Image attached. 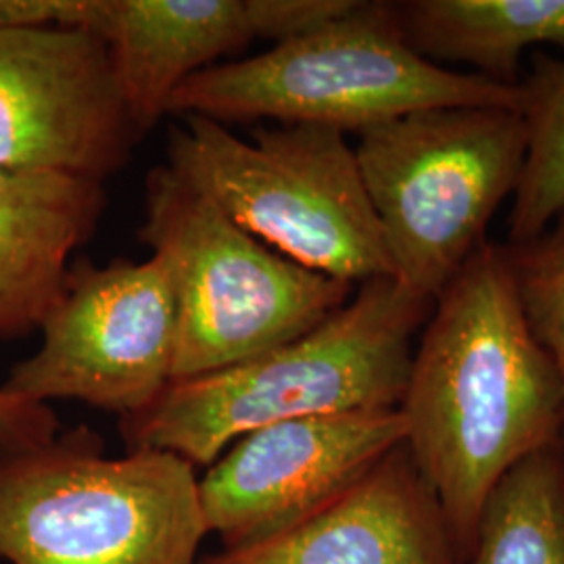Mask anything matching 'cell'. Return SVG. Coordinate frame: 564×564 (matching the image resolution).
Listing matches in <instances>:
<instances>
[{"label": "cell", "mask_w": 564, "mask_h": 564, "mask_svg": "<svg viewBox=\"0 0 564 564\" xmlns=\"http://www.w3.org/2000/svg\"><path fill=\"white\" fill-rule=\"evenodd\" d=\"M82 30L107 44L139 137L184 82L256 39L247 0H86Z\"/></svg>", "instance_id": "7c38bea8"}, {"label": "cell", "mask_w": 564, "mask_h": 564, "mask_svg": "<svg viewBox=\"0 0 564 564\" xmlns=\"http://www.w3.org/2000/svg\"><path fill=\"white\" fill-rule=\"evenodd\" d=\"M167 167L307 270L349 284L393 276L356 149L339 130L281 123L245 141L226 123L184 116L167 137Z\"/></svg>", "instance_id": "5b68a950"}, {"label": "cell", "mask_w": 564, "mask_h": 564, "mask_svg": "<svg viewBox=\"0 0 564 564\" xmlns=\"http://www.w3.org/2000/svg\"><path fill=\"white\" fill-rule=\"evenodd\" d=\"M139 139L99 36L0 28V172L102 182Z\"/></svg>", "instance_id": "9c48e42d"}, {"label": "cell", "mask_w": 564, "mask_h": 564, "mask_svg": "<svg viewBox=\"0 0 564 564\" xmlns=\"http://www.w3.org/2000/svg\"><path fill=\"white\" fill-rule=\"evenodd\" d=\"M468 564H564V463L545 447L487 498Z\"/></svg>", "instance_id": "9a60e30c"}, {"label": "cell", "mask_w": 564, "mask_h": 564, "mask_svg": "<svg viewBox=\"0 0 564 564\" xmlns=\"http://www.w3.org/2000/svg\"><path fill=\"white\" fill-rule=\"evenodd\" d=\"M195 466L162 449L102 454L88 426L0 452V558L11 564H199Z\"/></svg>", "instance_id": "277c9868"}, {"label": "cell", "mask_w": 564, "mask_h": 564, "mask_svg": "<svg viewBox=\"0 0 564 564\" xmlns=\"http://www.w3.org/2000/svg\"><path fill=\"white\" fill-rule=\"evenodd\" d=\"M527 126L505 107H435L360 134L356 160L393 279L435 302L517 193Z\"/></svg>", "instance_id": "52a82bcc"}, {"label": "cell", "mask_w": 564, "mask_h": 564, "mask_svg": "<svg viewBox=\"0 0 564 564\" xmlns=\"http://www.w3.org/2000/svg\"><path fill=\"white\" fill-rule=\"evenodd\" d=\"M505 247L527 324L564 384V214L540 237Z\"/></svg>", "instance_id": "e0dca14e"}, {"label": "cell", "mask_w": 564, "mask_h": 564, "mask_svg": "<svg viewBox=\"0 0 564 564\" xmlns=\"http://www.w3.org/2000/svg\"><path fill=\"white\" fill-rule=\"evenodd\" d=\"M391 13L423 59L466 63L506 86L519 84L527 48H564V0H403L391 2Z\"/></svg>", "instance_id": "5bb4252c"}, {"label": "cell", "mask_w": 564, "mask_h": 564, "mask_svg": "<svg viewBox=\"0 0 564 564\" xmlns=\"http://www.w3.org/2000/svg\"><path fill=\"white\" fill-rule=\"evenodd\" d=\"M521 84V116L527 126V158L508 245L540 237L564 214V59L540 55Z\"/></svg>", "instance_id": "2e32d148"}, {"label": "cell", "mask_w": 564, "mask_h": 564, "mask_svg": "<svg viewBox=\"0 0 564 564\" xmlns=\"http://www.w3.org/2000/svg\"><path fill=\"white\" fill-rule=\"evenodd\" d=\"M398 410L464 564L491 489L564 424L563 379L527 324L505 245L485 241L433 302Z\"/></svg>", "instance_id": "6da1fadb"}, {"label": "cell", "mask_w": 564, "mask_h": 564, "mask_svg": "<svg viewBox=\"0 0 564 564\" xmlns=\"http://www.w3.org/2000/svg\"><path fill=\"white\" fill-rule=\"evenodd\" d=\"M141 239L165 265L174 295V381L300 339L349 302L356 286L258 241L167 165L144 181Z\"/></svg>", "instance_id": "8992f818"}, {"label": "cell", "mask_w": 564, "mask_h": 564, "mask_svg": "<svg viewBox=\"0 0 564 564\" xmlns=\"http://www.w3.org/2000/svg\"><path fill=\"white\" fill-rule=\"evenodd\" d=\"M199 564H460L442 506L405 445L274 540Z\"/></svg>", "instance_id": "8fae6325"}, {"label": "cell", "mask_w": 564, "mask_h": 564, "mask_svg": "<svg viewBox=\"0 0 564 564\" xmlns=\"http://www.w3.org/2000/svg\"><path fill=\"white\" fill-rule=\"evenodd\" d=\"M521 84L506 86L423 59L403 41L391 2L356 0L347 13L262 55L195 74L174 93L170 113L220 123H312L364 134L423 109L521 111Z\"/></svg>", "instance_id": "3957f363"}, {"label": "cell", "mask_w": 564, "mask_h": 564, "mask_svg": "<svg viewBox=\"0 0 564 564\" xmlns=\"http://www.w3.org/2000/svg\"><path fill=\"white\" fill-rule=\"evenodd\" d=\"M59 435V419L48 403L34 402L0 387V452L46 444Z\"/></svg>", "instance_id": "d6986e66"}, {"label": "cell", "mask_w": 564, "mask_h": 564, "mask_svg": "<svg viewBox=\"0 0 564 564\" xmlns=\"http://www.w3.org/2000/svg\"><path fill=\"white\" fill-rule=\"evenodd\" d=\"M356 0H247L249 23L256 39L276 44L347 13Z\"/></svg>", "instance_id": "ac0fdd59"}, {"label": "cell", "mask_w": 564, "mask_h": 564, "mask_svg": "<svg viewBox=\"0 0 564 564\" xmlns=\"http://www.w3.org/2000/svg\"><path fill=\"white\" fill-rule=\"evenodd\" d=\"M102 207V182L0 172V339L41 328Z\"/></svg>", "instance_id": "4fadbf2b"}, {"label": "cell", "mask_w": 564, "mask_h": 564, "mask_svg": "<svg viewBox=\"0 0 564 564\" xmlns=\"http://www.w3.org/2000/svg\"><path fill=\"white\" fill-rule=\"evenodd\" d=\"M41 330V349L13 366L4 391L42 403L78 400L123 421L174 381L176 305L155 256L69 265Z\"/></svg>", "instance_id": "ba28073f"}, {"label": "cell", "mask_w": 564, "mask_h": 564, "mask_svg": "<svg viewBox=\"0 0 564 564\" xmlns=\"http://www.w3.org/2000/svg\"><path fill=\"white\" fill-rule=\"evenodd\" d=\"M398 408L268 424L230 445L199 479L203 523L223 550L274 540L335 500L395 445Z\"/></svg>", "instance_id": "30bf717a"}, {"label": "cell", "mask_w": 564, "mask_h": 564, "mask_svg": "<svg viewBox=\"0 0 564 564\" xmlns=\"http://www.w3.org/2000/svg\"><path fill=\"white\" fill-rule=\"evenodd\" d=\"M433 302L393 276L351 300L295 341L247 362L174 381L147 412L120 421L130 449H162L212 466L239 437L268 424L400 408L414 335Z\"/></svg>", "instance_id": "7a4b0ae2"}]
</instances>
